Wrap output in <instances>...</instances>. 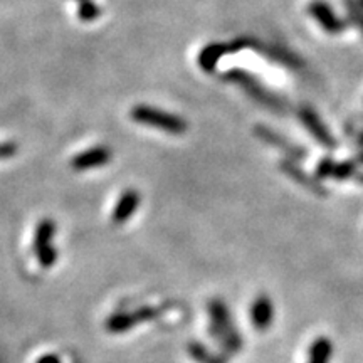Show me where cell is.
I'll use <instances>...</instances> for the list:
<instances>
[{
	"label": "cell",
	"mask_w": 363,
	"mask_h": 363,
	"mask_svg": "<svg viewBox=\"0 0 363 363\" xmlns=\"http://www.w3.org/2000/svg\"><path fill=\"white\" fill-rule=\"evenodd\" d=\"M131 118L135 119L140 125H148L160 128V130L169 131V133H182L185 131V121L182 118L173 117V114L165 113V111H160L157 108H152V106L140 105L135 106L131 110Z\"/></svg>",
	"instance_id": "cell-2"
},
{
	"label": "cell",
	"mask_w": 363,
	"mask_h": 363,
	"mask_svg": "<svg viewBox=\"0 0 363 363\" xmlns=\"http://www.w3.org/2000/svg\"><path fill=\"white\" fill-rule=\"evenodd\" d=\"M100 14H101V8H100V6H98V4L91 2V0L81 2L79 11H78V17L81 20H84V22H91V20L98 19Z\"/></svg>",
	"instance_id": "cell-9"
},
{
	"label": "cell",
	"mask_w": 363,
	"mask_h": 363,
	"mask_svg": "<svg viewBox=\"0 0 363 363\" xmlns=\"http://www.w3.org/2000/svg\"><path fill=\"white\" fill-rule=\"evenodd\" d=\"M333 343L326 336L316 338L308 350V363H330Z\"/></svg>",
	"instance_id": "cell-7"
},
{
	"label": "cell",
	"mask_w": 363,
	"mask_h": 363,
	"mask_svg": "<svg viewBox=\"0 0 363 363\" xmlns=\"http://www.w3.org/2000/svg\"><path fill=\"white\" fill-rule=\"evenodd\" d=\"M39 363H59V360L53 355H48V357L42 358V360H39Z\"/></svg>",
	"instance_id": "cell-11"
},
{
	"label": "cell",
	"mask_w": 363,
	"mask_h": 363,
	"mask_svg": "<svg viewBox=\"0 0 363 363\" xmlns=\"http://www.w3.org/2000/svg\"><path fill=\"white\" fill-rule=\"evenodd\" d=\"M189 352L199 363H224V358L219 355H213V353L209 352V350L200 343H190Z\"/></svg>",
	"instance_id": "cell-8"
},
{
	"label": "cell",
	"mask_w": 363,
	"mask_h": 363,
	"mask_svg": "<svg viewBox=\"0 0 363 363\" xmlns=\"http://www.w3.org/2000/svg\"><path fill=\"white\" fill-rule=\"evenodd\" d=\"M249 318L254 330L266 331L271 328L272 322H275V305H272V300L268 294H259L253 301L249 310Z\"/></svg>",
	"instance_id": "cell-4"
},
{
	"label": "cell",
	"mask_w": 363,
	"mask_h": 363,
	"mask_svg": "<svg viewBox=\"0 0 363 363\" xmlns=\"http://www.w3.org/2000/svg\"><path fill=\"white\" fill-rule=\"evenodd\" d=\"M78 2L81 4V2H86V0H78Z\"/></svg>",
	"instance_id": "cell-12"
},
{
	"label": "cell",
	"mask_w": 363,
	"mask_h": 363,
	"mask_svg": "<svg viewBox=\"0 0 363 363\" xmlns=\"http://www.w3.org/2000/svg\"><path fill=\"white\" fill-rule=\"evenodd\" d=\"M111 150L108 147H95L89 150L79 153L72 158V169L74 170H88L95 169V166L106 165L111 160Z\"/></svg>",
	"instance_id": "cell-5"
},
{
	"label": "cell",
	"mask_w": 363,
	"mask_h": 363,
	"mask_svg": "<svg viewBox=\"0 0 363 363\" xmlns=\"http://www.w3.org/2000/svg\"><path fill=\"white\" fill-rule=\"evenodd\" d=\"M55 232V225L49 219L42 220L39 225H37L36 237H34V247H36L37 258L46 268L53 266L55 263V249L49 244L51 239H53Z\"/></svg>",
	"instance_id": "cell-3"
},
{
	"label": "cell",
	"mask_w": 363,
	"mask_h": 363,
	"mask_svg": "<svg viewBox=\"0 0 363 363\" xmlns=\"http://www.w3.org/2000/svg\"><path fill=\"white\" fill-rule=\"evenodd\" d=\"M209 316H211V333L220 343V347L229 353L236 355L242 348L244 341L239 335L236 324H234L232 315L222 300H212L209 303Z\"/></svg>",
	"instance_id": "cell-1"
},
{
	"label": "cell",
	"mask_w": 363,
	"mask_h": 363,
	"mask_svg": "<svg viewBox=\"0 0 363 363\" xmlns=\"http://www.w3.org/2000/svg\"><path fill=\"white\" fill-rule=\"evenodd\" d=\"M138 204H140L138 192L126 190L125 194L121 195V199H119L117 207H114L113 220L117 222V224H121V222L128 220L131 217V213H133L136 209H138Z\"/></svg>",
	"instance_id": "cell-6"
},
{
	"label": "cell",
	"mask_w": 363,
	"mask_h": 363,
	"mask_svg": "<svg viewBox=\"0 0 363 363\" xmlns=\"http://www.w3.org/2000/svg\"><path fill=\"white\" fill-rule=\"evenodd\" d=\"M17 153V145L15 143H0V158L12 157Z\"/></svg>",
	"instance_id": "cell-10"
}]
</instances>
